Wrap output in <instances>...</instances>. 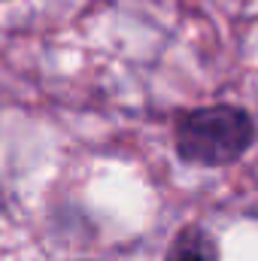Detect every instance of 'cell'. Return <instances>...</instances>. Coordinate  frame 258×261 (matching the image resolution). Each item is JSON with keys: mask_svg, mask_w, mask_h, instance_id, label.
<instances>
[{"mask_svg": "<svg viewBox=\"0 0 258 261\" xmlns=\"http://www.w3.org/2000/svg\"><path fill=\"white\" fill-rule=\"evenodd\" d=\"M258 137L249 110L237 103H207L179 113L173 125V146L179 161L197 167H228L240 161Z\"/></svg>", "mask_w": 258, "mask_h": 261, "instance_id": "1", "label": "cell"}, {"mask_svg": "<svg viewBox=\"0 0 258 261\" xmlns=\"http://www.w3.org/2000/svg\"><path fill=\"white\" fill-rule=\"evenodd\" d=\"M216 258H219V246H216L213 234L200 225H186L170 240L164 261H216Z\"/></svg>", "mask_w": 258, "mask_h": 261, "instance_id": "2", "label": "cell"}]
</instances>
